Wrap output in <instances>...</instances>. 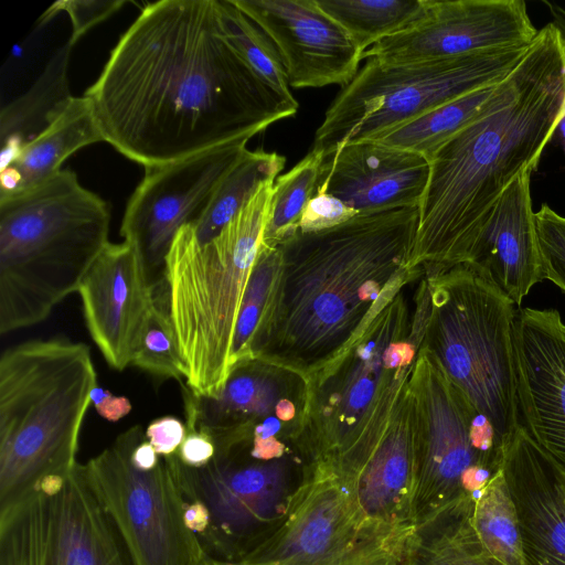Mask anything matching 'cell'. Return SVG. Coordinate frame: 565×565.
<instances>
[{
	"label": "cell",
	"mask_w": 565,
	"mask_h": 565,
	"mask_svg": "<svg viewBox=\"0 0 565 565\" xmlns=\"http://www.w3.org/2000/svg\"><path fill=\"white\" fill-rule=\"evenodd\" d=\"M153 299L131 364L154 376L181 382L183 365L169 310L166 278L153 285Z\"/></svg>",
	"instance_id": "cell-34"
},
{
	"label": "cell",
	"mask_w": 565,
	"mask_h": 565,
	"mask_svg": "<svg viewBox=\"0 0 565 565\" xmlns=\"http://www.w3.org/2000/svg\"><path fill=\"white\" fill-rule=\"evenodd\" d=\"M186 426L173 416H163L151 422L145 433L159 456L175 454L186 436Z\"/></svg>",
	"instance_id": "cell-39"
},
{
	"label": "cell",
	"mask_w": 565,
	"mask_h": 565,
	"mask_svg": "<svg viewBox=\"0 0 565 565\" xmlns=\"http://www.w3.org/2000/svg\"><path fill=\"white\" fill-rule=\"evenodd\" d=\"M96 387L89 348L64 338L32 340L0 359V509L43 479L71 472Z\"/></svg>",
	"instance_id": "cell-6"
},
{
	"label": "cell",
	"mask_w": 565,
	"mask_h": 565,
	"mask_svg": "<svg viewBox=\"0 0 565 565\" xmlns=\"http://www.w3.org/2000/svg\"><path fill=\"white\" fill-rule=\"evenodd\" d=\"M73 46L70 41L60 46L32 86L2 107L1 164L46 130L68 106L73 98L68 79Z\"/></svg>",
	"instance_id": "cell-26"
},
{
	"label": "cell",
	"mask_w": 565,
	"mask_h": 565,
	"mask_svg": "<svg viewBox=\"0 0 565 565\" xmlns=\"http://www.w3.org/2000/svg\"><path fill=\"white\" fill-rule=\"evenodd\" d=\"M535 227L543 279L552 281L565 292V216L544 203L535 212Z\"/></svg>",
	"instance_id": "cell-36"
},
{
	"label": "cell",
	"mask_w": 565,
	"mask_h": 565,
	"mask_svg": "<svg viewBox=\"0 0 565 565\" xmlns=\"http://www.w3.org/2000/svg\"><path fill=\"white\" fill-rule=\"evenodd\" d=\"M429 171V161L418 153L370 140L350 142L323 160L316 193L333 195L358 214L418 207Z\"/></svg>",
	"instance_id": "cell-20"
},
{
	"label": "cell",
	"mask_w": 565,
	"mask_h": 565,
	"mask_svg": "<svg viewBox=\"0 0 565 565\" xmlns=\"http://www.w3.org/2000/svg\"><path fill=\"white\" fill-rule=\"evenodd\" d=\"M225 34L249 70L280 97L298 103L292 96L280 55L270 38L232 0H218Z\"/></svg>",
	"instance_id": "cell-33"
},
{
	"label": "cell",
	"mask_w": 565,
	"mask_h": 565,
	"mask_svg": "<svg viewBox=\"0 0 565 565\" xmlns=\"http://www.w3.org/2000/svg\"><path fill=\"white\" fill-rule=\"evenodd\" d=\"M539 30L523 0H428L407 29L375 43L362 60L397 65L531 44Z\"/></svg>",
	"instance_id": "cell-16"
},
{
	"label": "cell",
	"mask_w": 565,
	"mask_h": 565,
	"mask_svg": "<svg viewBox=\"0 0 565 565\" xmlns=\"http://www.w3.org/2000/svg\"><path fill=\"white\" fill-rule=\"evenodd\" d=\"M198 565H243L239 562L222 561L205 556Z\"/></svg>",
	"instance_id": "cell-44"
},
{
	"label": "cell",
	"mask_w": 565,
	"mask_h": 565,
	"mask_svg": "<svg viewBox=\"0 0 565 565\" xmlns=\"http://www.w3.org/2000/svg\"><path fill=\"white\" fill-rule=\"evenodd\" d=\"M125 3L122 0H58L40 17L39 23H45L58 12L65 11L72 21L68 41L75 45L89 29L114 14Z\"/></svg>",
	"instance_id": "cell-37"
},
{
	"label": "cell",
	"mask_w": 565,
	"mask_h": 565,
	"mask_svg": "<svg viewBox=\"0 0 565 565\" xmlns=\"http://www.w3.org/2000/svg\"><path fill=\"white\" fill-rule=\"evenodd\" d=\"M130 427L83 465L86 479L113 521L134 565H198L205 552L184 522V499L166 457L149 471L131 461L145 440Z\"/></svg>",
	"instance_id": "cell-13"
},
{
	"label": "cell",
	"mask_w": 565,
	"mask_h": 565,
	"mask_svg": "<svg viewBox=\"0 0 565 565\" xmlns=\"http://www.w3.org/2000/svg\"><path fill=\"white\" fill-rule=\"evenodd\" d=\"M416 525L371 518L328 462L308 466L284 518L243 565H402Z\"/></svg>",
	"instance_id": "cell-11"
},
{
	"label": "cell",
	"mask_w": 565,
	"mask_h": 565,
	"mask_svg": "<svg viewBox=\"0 0 565 565\" xmlns=\"http://www.w3.org/2000/svg\"><path fill=\"white\" fill-rule=\"evenodd\" d=\"M184 500L205 508L210 526L199 540L212 558L239 562L284 518L310 462L302 456L252 458L243 448L215 451L201 468L166 456Z\"/></svg>",
	"instance_id": "cell-12"
},
{
	"label": "cell",
	"mask_w": 565,
	"mask_h": 565,
	"mask_svg": "<svg viewBox=\"0 0 565 565\" xmlns=\"http://www.w3.org/2000/svg\"><path fill=\"white\" fill-rule=\"evenodd\" d=\"M104 141L90 100L73 97L40 136L1 164L0 198L32 189L62 170V163L88 145Z\"/></svg>",
	"instance_id": "cell-25"
},
{
	"label": "cell",
	"mask_w": 565,
	"mask_h": 565,
	"mask_svg": "<svg viewBox=\"0 0 565 565\" xmlns=\"http://www.w3.org/2000/svg\"><path fill=\"white\" fill-rule=\"evenodd\" d=\"M215 451V445L209 435L199 430H188L177 455L185 466L201 468L213 459Z\"/></svg>",
	"instance_id": "cell-40"
},
{
	"label": "cell",
	"mask_w": 565,
	"mask_h": 565,
	"mask_svg": "<svg viewBox=\"0 0 565 565\" xmlns=\"http://www.w3.org/2000/svg\"><path fill=\"white\" fill-rule=\"evenodd\" d=\"M417 223L418 207L356 214L277 246L252 358L306 377L334 359L398 287L423 276L408 269Z\"/></svg>",
	"instance_id": "cell-3"
},
{
	"label": "cell",
	"mask_w": 565,
	"mask_h": 565,
	"mask_svg": "<svg viewBox=\"0 0 565 565\" xmlns=\"http://www.w3.org/2000/svg\"><path fill=\"white\" fill-rule=\"evenodd\" d=\"M565 115V43L551 21L469 125L429 160L408 269L466 263L503 191L535 171Z\"/></svg>",
	"instance_id": "cell-2"
},
{
	"label": "cell",
	"mask_w": 565,
	"mask_h": 565,
	"mask_svg": "<svg viewBox=\"0 0 565 565\" xmlns=\"http://www.w3.org/2000/svg\"><path fill=\"white\" fill-rule=\"evenodd\" d=\"M279 259L278 247H268L262 243L235 326L230 361L231 371L237 364L253 359V341L273 291Z\"/></svg>",
	"instance_id": "cell-35"
},
{
	"label": "cell",
	"mask_w": 565,
	"mask_h": 565,
	"mask_svg": "<svg viewBox=\"0 0 565 565\" xmlns=\"http://www.w3.org/2000/svg\"><path fill=\"white\" fill-rule=\"evenodd\" d=\"M407 285L383 302L334 359L307 376L306 433L312 462L342 471L387 428L423 343V312L415 299L411 309Z\"/></svg>",
	"instance_id": "cell-5"
},
{
	"label": "cell",
	"mask_w": 565,
	"mask_h": 565,
	"mask_svg": "<svg viewBox=\"0 0 565 565\" xmlns=\"http://www.w3.org/2000/svg\"><path fill=\"white\" fill-rule=\"evenodd\" d=\"M0 565H134L78 463L0 509Z\"/></svg>",
	"instance_id": "cell-14"
},
{
	"label": "cell",
	"mask_w": 565,
	"mask_h": 565,
	"mask_svg": "<svg viewBox=\"0 0 565 565\" xmlns=\"http://www.w3.org/2000/svg\"><path fill=\"white\" fill-rule=\"evenodd\" d=\"M473 505L461 500L416 524L402 565H500L482 550L473 532Z\"/></svg>",
	"instance_id": "cell-27"
},
{
	"label": "cell",
	"mask_w": 565,
	"mask_h": 565,
	"mask_svg": "<svg viewBox=\"0 0 565 565\" xmlns=\"http://www.w3.org/2000/svg\"><path fill=\"white\" fill-rule=\"evenodd\" d=\"M414 298L423 312L422 345L508 438L521 425L514 351L520 307L466 265L424 273Z\"/></svg>",
	"instance_id": "cell-8"
},
{
	"label": "cell",
	"mask_w": 565,
	"mask_h": 565,
	"mask_svg": "<svg viewBox=\"0 0 565 565\" xmlns=\"http://www.w3.org/2000/svg\"><path fill=\"white\" fill-rule=\"evenodd\" d=\"M358 213L341 200L327 193H316L302 214L299 231L318 232L334 227L354 217Z\"/></svg>",
	"instance_id": "cell-38"
},
{
	"label": "cell",
	"mask_w": 565,
	"mask_h": 565,
	"mask_svg": "<svg viewBox=\"0 0 565 565\" xmlns=\"http://www.w3.org/2000/svg\"><path fill=\"white\" fill-rule=\"evenodd\" d=\"M84 96L104 141L145 168L250 139L298 111L231 45L218 0L149 3Z\"/></svg>",
	"instance_id": "cell-1"
},
{
	"label": "cell",
	"mask_w": 565,
	"mask_h": 565,
	"mask_svg": "<svg viewBox=\"0 0 565 565\" xmlns=\"http://www.w3.org/2000/svg\"><path fill=\"white\" fill-rule=\"evenodd\" d=\"M501 468L515 502L527 565H565V470L521 424L503 445Z\"/></svg>",
	"instance_id": "cell-21"
},
{
	"label": "cell",
	"mask_w": 565,
	"mask_h": 565,
	"mask_svg": "<svg viewBox=\"0 0 565 565\" xmlns=\"http://www.w3.org/2000/svg\"><path fill=\"white\" fill-rule=\"evenodd\" d=\"M274 42L295 88L349 84L362 52L316 0H232Z\"/></svg>",
	"instance_id": "cell-17"
},
{
	"label": "cell",
	"mask_w": 565,
	"mask_h": 565,
	"mask_svg": "<svg viewBox=\"0 0 565 565\" xmlns=\"http://www.w3.org/2000/svg\"><path fill=\"white\" fill-rule=\"evenodd\" d=\"M274 183L265 182L207 242L198 241L191 224L181 227L167 255L169 310L185 385L198 396H215L230 375L235 326L263 243Z\"/></svg>",
	"instance_id": "cell-7"
},
{
	"label": "cell",
	"mask_w": 565,
	"mask_h": 565,
	"mask_svg": "<svg viewBox=\"0 0 565 565\" xmlns=\"http://www.w3.org/2000/svg\"><path fill=\"white\" fill-rule=\"evenodd\" d=\"M498 85L448 102L370 141L418 153L429 161L443 145L480 115Z\"/></svg>",
	"instance_id": "cell-28"
},
{
	"label": "cell",
	"mask_w": 565,
	"mask_h": 565,
	"mask_svg": "<svg viewBox=\"0 0 565 565\" xmlns=\"http://www.w3.org/2000/svg\"><path fill=\"white\" fill-rule=\"evenodd\" d=\"M160 458L161 456L157 454L153 446L148 440H142L138 444L131 454L134 466L143 471L154 469Z\"/></svg>",
	"instance_id": "cell-42"
},
{
	"label": "cell",
	"mask_w": 565,
	"mask_h": 565,
	"mask_svg": "<svg viewBox=\"0 0 565 565\" xmlns=\"http://www.w3.org/2000/svg\"><path fill=\"white\" fill-rule=\"evenodd\" d=\"M323 157L310 150L274 183L263 245L277 247L299 231L305 209L316 193Z\"/></svg>",
	"instance_id": "cell-32"
},
{
	"label": "cell",
	"mask_w": 565,
	"mask_h": 565,
	"mask_svg": "<svg viewBox=\"0 0 565 565\" xmlns=\"http://www.w3.org/2000/svg\"><path fill=\"white\" fill-rule=\"evenodd\" d=\"M471 525L482 550L500 565H527L515 502L502 468L476 501Z\"/></svg>",
	"instance_id": "cell-30"
},
{
	"label": "cell",
	"mask_w": 565,
	"mask_h": 565,
	"mask_svg": "<svg viewBox=\"0 0 565 565\" xmlns=\"http://www.w3.org/2000/svg\"><path fill=\"white\" fill-rule=\"evenodd\" d=\"M186 430H199L215 443L238 434L275 412L307 385L289 369L250 359L237 364L215 396H198L182 383Z\"/></svg>",
	"instance_id": "cell-24"
},
{
	"label": "cell",
	"mask_w": 565,
	"mask_h": 565,
	"mask_svg": "<svg viewBox=\"0 0 565 565\" xmlns=\"http://www.w3.org/2000/svg\"><path fill=\"white\" fill-rule=\"evenodd\" d=\"M362 52L418 21L428 0H316Z\"/></svg>",
	"instance_id": "cell-31"
},
{
	"label": "cell",
	"mask_w": 565,
	"mask_h": 565,
	"mask_svg": "<svg viewBox=\"0 0 565 565\" xmlns=\"http://www.w3.org/2000/svg\"><path fill=\"white\" fill-rule=\"evenodd\" d=\"M97 413L109 422H118L131 411V403L125 396H114L108 390L96 386L90 395Z\"/></svg>",
	"instance_id": "cell-41"
},
{
	"label": "cell",
	"mask_w": 565,
	"mask_h": 565,
	"mask_svg": "<svg viewBox=\"0 0 565 565\" xmlns=\"http://www.w3.org/2000/svg\"><path fill=\"white\" fill-rule=\"evenodd\" d=\"M337 472L371 518L415 525L417 431L409 383L380 440L359 461Z\"/></svg>",
	"instance_id": "cell-23"
},
{
	"label": "cell",
	"mask_w": 565,
	"mask_h": 565,
	"mask_svg": "<svg viewBox=\"0 0 565 565\" xmlns=\"http://www.w3.org/2000/svg\"><path fill=\"white\" fill-rule=\"evenodd\" d=\"M107 203L62 169L0 198V332L45 320L109 244Z\"/></svg>",
	"instance_id": "cell-4"
},
{
	"label": "cell",
	"mask_w": 565,
	"mask_h": 565,
	"mask_svg": "<svg viewBox=\"0 0 565 565\" xmlns=\"http://www.w3.org/2000/svg\"><path fill=\"white\" fill-rule=\"evenodd\" d=\"M531 44L397 65L367 60L327 109L311 150L327 159L347 143L376 139L436 107L498 84Z\"/></svg>",
	"instance_id": "cell-9"
},
{
	"label": "cell",
	"mask_w": 565,
	"mask_h": 565,
	"mask_svg": "<svg viewBox=\"0 0 565 565\" xmlns=\"http://www.w3.org/2000/svg\"><path fill=\"white\" fill-rule=\"evenodd\" d=\"M533 171H524L501 194L465 264L518 307L543 279L531 196Z\"/></svg>",
	"instance_id": "cell-22"
},
{
	"label": "cell",
	"mask_w": 565,
	"mask_h": 565,
	"mask_svg": "<svg viewBox=\"0 0 565 565\" xmlns=\"http://www.w3.org/2000/svg\"><path fill=\"white\" fill-rule=\"evenodd\" d=\"M514 351L521 424L565 470V322L559 312L519 308Z\"/></svg>",
	"instance_id": "cell-18"
},
{
	"label": "cell",
	"mask_w": 565,
	"mask_h": 565,
	"mask_svg": "<svg viewBox=\"0 0 565 565\" xmlns=\"http://www.w3.org/2000/svg\"><path fill=\"white\" fill-rule=\"evenodd\" d=\"M417 431L415 525L473 503L501 469L504 440L422 345L409 377Z\"/></svg>",
	"instance_id": "cell-10"
},
{
	"label": "cell",
	"mask_w": 565,
	"mask_h": 565,
	"mask_svg": "<svg viewBox=\"0 0 565 565\" xmlns=\"http://www.w3.org/2000/svg\"><path fill=\"white\" fill-rule=\"evenodd\" d=\"M88 332L109 366L132 363L153 306V285L137 249L109 243L78 291Z\"/></svg>",
	"instance_id": "cell-19"
},
{
	"label": "cell",
	"mask_w": 565,
	"mask_h": 565,
	"mask_svg": "<svg viewBox=\"0 0 565 565\" xmlns=\"http://www.w3.org/2000/svg\"><path fill=\"white\" fill-rule=\"evenodd\" d=\"M554 137H556V140H557L559 147L562 148V150L564 152V156H565V115L561 119V121L558 122V125H557V127L555 129L553 138Z\"/></svg>",
	"instance_id": "cell-43"
},
{
	"label": "cell",
	"mask_w": 565,
	"mask_h": 565,
	"mask_svg": "<svg viewBox=\"0 0 565 565\" xmlns=\"http://www.w3.org/2000/svg\"><path fill=\"white\" fill-rule=\"evenodd\" d=\"M248 140L145 168L143 179L127 202L120 234L137 249L152 285L164 279L166 258L177 233L202 216Z\"/></svg>",
	"instance_id": "cell-15"
},
{
	"label": "cell",
	"mask_w": 565,
	"mask_h": 565,
	"mask_svg": "<svg viewBox=\"0 0 565 565\" xmlns=\"http://www.w3.org/2000/svg\"><path fill=\"white\" fill-rule=\"evenodd\" d=\"M285 163L286 158L277 152L246 149L202 216L191 224L198 241L204 243L216 236L265 182L275 181Z\"/></svg>",
	"instance_id": "cell-29"
}]
</instances>
